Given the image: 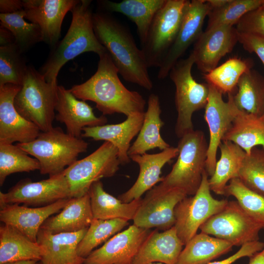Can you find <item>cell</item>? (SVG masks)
<instances>
[{
  "instance_id": "obj_31",
  "label": "cell",
  "mask_w": 264,
  "mask_h": 264,
  "mask_svg": "<svg viewBox=\"0 0 264 264\" xmlns=\"http://www.w3.org/2000/svg\"><path fill=\"white\" fill-rule=\"evenodd\" d=\"M41 258V248L37 242L10 225H0V264L21 260L40 261Z\"/></svg>"
},
{
  "instance_id": "obj_44",
  "label": "cell",
  "mask_w": 264,
  "mask_h": 264,
  "mask_svg": "<svg viewBox=\"0 0 264 264\" xmlns=\"http://www.w3.org/2000/svg\"><path fill=\"white\" fill-rule=\"evenodd\" d=\"M238 37L243 48L250 53L256 54L264 66V37L238 32Z\"/></svg>"
},
{
  "instance_id": "obj_37",
  "label": "cell",
  "mask_w": 264,
  "mask_h": 264,
  "mask_svg": "<svg viewBox=\"0 0 264 264\" xmlns=\"http://www.w3.org/2000/svg\"><path fill=\"white\" fill-rule=\"evenodd\" d=\"M128 224V220L124 219H93L78 245V255L86 258L95 248L106 242Z\"/></svg>"
},
{
  "instance_id": "obj_39",
  "label": "cell",
  "mask_w": 264,
  "mask_h": 264,
  "mask_svg": "<svg viewBox=\"0 0 264 264\" xmlns=\"http://www.w3.org/2000/svg\"><path fill=\"white\" fill-rule=\"evenodd\" d=\"M22 54L15 44L0 47V86H22L28 66Z\"/></svg>"
},
{
  "instance_id": "obj_5",
  "label": "cell",
  "mask_w": 264,
  "mask_h": 264,
  "mask_svg": "<svg viewBox=\"0 0 264 264\" xmlns=\"http://www.w3.org/2000/svg\"><path fill=\"white\" fill-rule=\"evenodd\" d=\"M208 145L200 130H194L180 138L176 161L159 184L166 188L179 189L187 196L195 195L206 170Z\"/></svg>"
},
{
  "instance_id": "obj_17",
  "label": "cell",
  "mask_w": 264,
  "mask_h": 264,
  "mask_svg": "<svg viewBox=\"0 0 264 264\" xmlns=\"http://www.w3.org/2000/svg\"><path fill=\"white\" fill-rule=\"evenodd\" d=\"M150 229L133 224L117 233L99 248L93 250L84 262L85 264H132Z\"/></svg>"
},
{
  "instance_id": "obj_51",
  "label": "cell",
  "mask_w": 264,
  "mask_h": 264,
  "mask_svg": "<svg viewBox=\"0 0 264 264\" xmlns=\"http://www.w3.org/2000/svg\"><path fill=\"white\" fill-rule=\"evenodd\" d=\"M262 254H263V255L264 256V249L262 250V251H261Z\"/></svg>"
},
{
  "instance_id": "obj_32",
  "label": "cell",
  "mask_w": 264,
  "mask_h": 264,
  "mask_svg": "<svg viewBox=\"0 0 264 264\" xmlns=\"http://www.w3.org/2000/svg\"><path fill=\"white\" fill-rule=\"evenodd\" d=\"M219 149L220 157L208 182L211 191L219 195H224L228 182L238 178L246 153L237 144L228 141H222Z\"/></svg>"
},
{
  "instance_id": "obj_15",
  "label": "cell",
  "mask_w": 264,
  "mask_h": 264,
  "mask_svg": "<svg viewBox=\"0 0 264 264\" xmlns=\"http://www.w3.org/2000/svg\"><path fill=\"white\" fill-rule=\"evenodd\" d=\"M211 8L207 0H192L188 5L179 31L159 67L157 77L164 79L187 49L203 32L204 21Z\"/></svg>"
},
{
  "instance_id": "obj_14",
  "label": "cell",
  "mask_w": 264,
  "mask_h": 264,
  "mask_svg": "<svg viewBox=\"0 0 264 264\" xmlns=\"http://www.w3.org/2000/svg\"><path fill=\"white\" fill-rule=\"evenodd\" d=\"M208 85L209 95L204 118L209 128V140L205 169L208 176H211L215 169L218 150L231 127L237 109L230 94H228L227 102H225L222 93L215 87Z\"/></svg>"
},
{
  "instance_id": "obj_40",
  "label": "cell",
  "mask_w": 264,
  "mask_h": 264,
  "mask_svg": "<svg viewBox=\"0 0 264 264\" xmlns=\"http://www.w3.org/2000/svg\"><path fill=\"white\" fill-rule=\"evenodd\" d=\"M262 5L261 0H228L221 7L211 9L206 29L220 25L234 26L246 13Z\"/></svg>"
},
{
  "instance_id": "obj_11",
  "label": "cell",
  "mask_w": 264,
  "mask_h": 264,
  "mask_svg": "<svg viewBox=\"0 0 264 264\" xmlns=\"http://www.w3.org/2000/svg\"><path fill=\"white\" fill-rule=\"evenodd\" d=\"M262 225L250 217L237 200L228 202L199 228L201 232L224 240L233 246L259 241Z\"/></svg>"
},
{
  "instance_id": "obj_33",
  "label": "cell",
  "mask_w": 264,
  "mask_h": 264,
  "mask_svg": "<svg viewBox=\"0 0 264 264\" xmlns=\"http://www.w3.org/2000/svg\"><path fill=\"white\" fill-rule=\"evenodd\" d=\"M233 246L227 241L200 232L185 245L176 264H207L229 252Z\"/></svg>"
},
{
  "instance_id": "obj_12",
  "label": "cell",
  "mask_w": 264,
  "mask_h": 264,
  "mask_svg": "<svg viewBox=\"0 0 264 264\" xmlns=\"http://www.w3.org/2000/svg\"><path fill=\"white\" fill-rule=\"evenodd\" d=\"M71 198L64 171L39 181L29 178L21 180L7 192H0V208L6 204H24L41 207L60 199Z\"/></svg>"
},
{
  "instance_id": "obj_30",
  "label": "cell",
  "mask_w": 264,
  "mask_h": 264,
  "mask_svg": "<svg viewBox=\"0 0 264 264\" xmlns=\"http://www.w3.org/2000/svg\"><path fill=\"white\" fill-rule=\"evenodd\" d=\"M234 95L229 93L236 108L257 117L264 116V77L251 69L240 78Z\"/></svg>"
},
{
  "instance_id": "obj_42",
  "label": "cell",
  "mask_w": 264,
  "mask_h": 264,
  "mask_svg": "<svg viewBox=\"0 0 264 264\" xmlns=\"http://www.w3.org/2000/svg\"><path fill=\"white\" fill-rule=\"evenodd\" d=\"M238 178L248 189L264 197V149L253 148L246 154Z\"/></svg>"
},
{
  "instance_id": "obj_20",
  "label": "cell",
  "mask_w": 264,
  "mask_h": 264,
  "mask_svg": "<svg viewBox=\"0 0 264 264\" xmlns=\"http://www.w3.org/2000/svg\"><path fill=\"white\" fill-rule=\"evenodd\" d=\"M55 110V118L65 125L66 133L77 138H80L84 128L102 126L108 122L105 115L96 116L89 105L62 86H58Z\"/></svg>"
},
{
  "instance_id": "obj_4",
  "label": "cell",
  "mask_w": 264,
  "mask_h": 264,
  "mask_svg": "<svg viewBox=\"0 0 264 264\" xmlns=\"http://www.w3.org/2000/svg\"><path fill=\"white\" fill-rule=\"evenodd\" d=\"M16 145L39 161L42 175L49 176L63 172L88 146L84 140L65 133L60 127L41 132L34 140Z\"/></svg>"
},
{
  "instance_id": "obj_27",
  "label": "cell",
  "mask_w": 264,
  "mask_h": 264,
  "mask_svg": "<svg viewBox=\"0 0 264 264\" xmlns=\"http://www.w3.org/2000/svg\"><path fill=\"white\" fill-rule=\"evenodd\" d=\"M147 105L141 128L128 151L130 157L142 154L156 148L161 151L170 147L160 134L161 128L164 123L160 117L161 110L158 96L151 94L149 97Z\"/></svg>"
},
{
  "instance_id": "obj_16",
  "label": "cell",
  "mask_w": 264,
  "mask_h": 264,
  "mask_svg": "<svg viewBox=\"0 0 264 264\" xmlns=\"http://www.w3.org/2000/svg\"><path fill=\"white\" fill-rule=\"evenodd\" d=\"M24 18L40 28L43 42L51 48L59 42L64 18L80 0H23Z\"/></svg>"
},
{
  "instance_id": "obj_49",
  "label": "cell",
  "mask_w": 264,
  "mask_h": 264,
  "mask_svg": "<svg viewBox=\"0 0 264 264\" xmlns=\"http://www.w3.org/2000/svg\"><path fill=\"white\" fill-rule=\"evenodd\" d=\"M228 0H208L207 2L211 7V9L218 8L224 5Z\"/></svg>"
},
{
  "instance_id": "obj_6",
  "label": "cell",
  "mask_w": 264,
  "mask_h": 264,
  "mask_svg": "<svg viewBox=\"0 0 264 264\" xmlns=\"http://www.w3.org/2000/svg\"><path fill=\"white\" fill-rule=\"evenodd\" d=\"M58 84L47 82L33 66H28L21 88L14 100L18 112L41 132L52 128L55 118Z\"/></svg>"
},
{
  "instance_id": "obj_48",
  "label": "cell",
  "mask_w": 264,
  "mask_h": 264,
  "mask_svg": "<svg viewBox=\"0 0 264 264\" xmlns=\"http://www.w3.org/2000/svg\"><path fill=\"white\" fill-rule=\"evenodd\" d=\"M249 264H264V256L259 252L250 257Z\"/></svg>"
},
{
  "instance_id": "obj_54",
  "label": "cell",
  "mask_w": 264,
  "mask_h": 264,
  "mask_svg": "<svg viewBox=\"0 0 264 264\" xmlns=\"http://www.w3.org/2000/svg\"><path fill=\"white\" fill-rule=\"evenodd\" d=\"M262 4H264V0H261Z\"/></svg>"
},
{
  "instance_id": "obj_50",
  "label": "cell",
  "mask_w": 264,
  "mask_h": 264,
  "mask_svg": "<svg viewBox=\"0 0 264 264\" xmlns=\"http://www.w3.org/2000/svg\"><path fill=\"white\" fill-rule=\"evenodd\" d=\"M38 262L35 260H21L8 262L1 264H37Z\"/></svg>"
},
{
  "instance_id": "obj_52",
  "label": "cell",
  "mask_w": 264,
  "mask_h": 264,
  "mask_svg": "<svg viewBox=\"0 0 264 264\" xmlns=\"http://www.w3.org/2000/svg\"><path fill=\"white\" fill-rule=\"evenodd\" d=\"M163 264L158 263H152V264Z\"/></svg>"
},
{
  "instance_id": "obj_53",
  "label": "cell",
  "mask_w": 264,
  "mask_h": 264,
  "mask_svg": "<svg viewBox=\"0 0 264 264\" xmlns=\"http://www.w3.org/2000/svg\"><path fill=\"white\" fill-rule=\"evenodd\" d=\"M37 264H42V262L41 261H39Z\"/></svg>"
},
{
  "instance_id": "obj_3",
  "label": "cell",
  "mask_w": 264,
  "mask_h": 264,
  "mask_svg": "<svg viewBox=\"0 0 264 264\" xmlns=\"http://www.w3.org/2000/svg\"><path fill=\"white\" fill-rule=\"evenodd\" d=\"M91 3L90 0H80L71 10L72 20L66 34L52 48L39 70L47 82L57 84L62 66L79 55L93 52L100 56L107 52L93 30Z\"/></svg>"
},
{
  "instance_id": "obj_36",
  "label": "cell",
  "mask_w": 264,
  "mask_h": 264,
  "mask_svg": "<svg viewBox=\"0 0 264 264\" xmlns=\"http://www.w3.org/2000/svg\"><path fill=\"white\" fill-rule=\"evenodd\" d=\"M23 9L11 14H0V25L8 29L15 38V43L22 53L37 43L43 42L40 27L24 20Z\"/></svg>"
},
{
  "instance_id": "obj_43",
  "label": "cell",
  "mask_w": 264,
  "mask_h": 264,
  "mask_svg": "<svg viewBox=\"0 0 264 264\" xmlns=\"http://www.w3.org/2000/svg\"><path fill=\"white\" fill-rule=\"evenodd\" d=\"M238 32L264 37V4L246 13L236 24Z\"/></svg>"
},
{
  "instance_id": "obj_35",
  "label": "cell",
  "mask_w": 264,
  "mask_h": 264,
  "mask_svg": "<svg viewBox=\"0 0 264 264\" xmlns=\"http://www.w3.org/2000/svg\"><path fill=\"white\" fill-rule=\"evenodd\" d=\"M253 65L250 59L232 57L204 74V78L207 84L215 87L222 94L233 93L242 75L252 69Z\"/></svg>"
},
{
  "instance_id": "obj_45",
  "label": "cell",
  "mask_w": 264,
  "mask_h": 264,
  "mask_svg": "<svg viewBox=\"0 0 264 264\" xmlns=\"http://www.w3.org/2000/svg\"><path fill=\"white\" fill-rule=\"evenodd\" d=\"M264 248V243L259 241L248 242L241 246L238 251L227 258L219 261L211 262L207 264H232L242 257H251L262 251Z\"/></svg>"
},
{
  "instance_id": "obj_23",
  "label": "cell",
  "mask_w": 264,
  "mask_h": 264,
  "mask_svg": "<svg viewBox=\"0 0 264 264\" xmlns=\"http://www.w3.org/2000/svg\"><path fill=\"white\" fill-rule=\"evenodd\" d=\"M144 113H133L128 116L125 121L117 124L84 128L81 136L111 143L118 150L121 165L126 164L131 160L128 155L131 142L139 132Z\"/></svg>"
},
{
  "instance_id": "obj_18",
  "label": "cell",
  "mask_w": 264,
  "mask_h": 264,
  "mask_svg": "<svg viewBox=\"0 0 264 264\" xmlns=\"http://www.w3.org/2000/svg\"><path fill=\"white\" fill-rule=\"evenodd\" d=\"M21 86L7 84L0 86V143H26L37 137L41 131L17 110L14 98Z\"/></svg>"
},
{
  "instance_id": "obj_28",
  "label": "cell",
  "mask_w": 264,
  "mask_h": 264,
  "mask_svg": "<svg viewBox=\"0 0 264 264\" xmlns=\"http://www.w3.org/2000/svg\"><path fill=\"white\" fill-rule=\"evenodd\" d=\"M166 0H123L119 2L100 0L99 5L108 12L121 13L132 21L137 27L142 44L145 41L151 23Z\"/></svg>"
},
{
  "instance_id": "obj_26",
  "label": "cell",
  "mask_w": 264,
  "mask_h": 264,
  "mask_svg": "<svg viewBox=\"0 0 264 264\" xmlns=\"http://www.w3.org/2000/svg\"><path fill=\"white\" fill-rule=\"evenodd\" d=\"M93 220L88 193L71 198L55 216L48 218L41 228L52 234L73 233L88 228Z\"/></svg>"
},
{
  "instance_id": "obj_29",
  "label": "cell",
  "mask_w": 264,
  "mask_h": 264,
  "mask_svg": "<svg viewBox=\"0 0 264 264\" xmlns=\"http://www.w3.org/2000/svg\"><path fill=\"white\" fill-rule=\"evenodd\" d=\"M88 193L93 219H95L133 220L142 200L140 198L129 203L123 202L106 192L100 180L94 182Z\"/></svg>"
},
{
  "instance_id": "obj_1",
  "label": "cell",
  "mask_w": 264,
  "mask_h": 264,
  "mask_svg": "<svg viewBox=\"0 0 264 264\" xmlns=\"http://www.w3.org/2000/svg\"><path fill=\"white\" fill-rule=\"evenodd\" d=\"M95 73L85 82L69 89L78 99L89 100L103 115L144 112L146 102L138 92L128 89L118 77L119 71L108 51L99 56Z\"/></svg>"
},
{
  "instance_id": "obj_21",
  "label": "cell",
  "mask_w": 264,
  "mask_h": 264,
  "mask_svg": "<svg viewBox=\"0 0 264 264\" xmlns=\"http://www.w3.org/2000/svg\"><path fill=\"white\" fill-rule=\"evenodd\" d=\"M70 198L60 199L41 207L6 204L0 208V220L4 224L14 227L31 241L37 242L38 233L44 222L64 208Z\"/></svg>"
},
{
  "instance_id": "obj_8",
  "label": "cell",
  "mask_w": 264,
  "mask_h": 264,
  "mask_svg": "<svg viewBox=\"0 0 264 264\" xmlns=\"http://www.w3.org/2000/svg\"><path fill=\"white\" fill-rule=\"evenodd\" d=\"M190 2L189 0H166L155 15L141 50L148 67H159L177 36Z\"/></svg>"
},
{
  "instance_id": "obj_34",
  "label": "cell",
  "mask_w": 264,
  "mask_h": 264,
  "mask_svg": "<svg viewBox=\"0 0 264 264\" xmlns=\"http://www.w3.org/2000/svg\"><path fill=\"white\" fill-rule=\"evenodd\" d=\"M222 141L234 143L247 154L258 146H261L264 149V119L241 112L237 109L231 127Z\"/></svg>"
},
{
  "instance_id": "obj_25",
  "label": "cell",
  "mask_w": 264,
  "mask_h": 264,
  "mask_svg": "<svg viewBox=\"0 0 264 264\" xmlns=\"http://www.w3.org/2000/svg\"><path fill=\"white\" fill-rule=\"evenodd\" d=\"M151 231L145 240L132 264H150L159 262L176 264L184 245L173 227L160 232Z\"/></svg>"
},
{
  "instance_id": "obj_56",
  "label": "cell",
  "mask_w": 264,
  "mask_h": 264,
  "mask_svg": "<svg viewBox=\"0 0 264 264\" xmlns=\"http://www.w3.org/2000/svg\"><path fill=\"white\" fill-rule=\"evenodd\" d=\"M84 264V263H83V264Z\"/></svg>"
},
{
  "instance_id": "obj_10",
  "label": "cell",
  "mask_w": 264,
  "mask_h": 264,
  "mask_svg": "<svg viewBox=\"0 0 264 264\" xmlns=\"http://www.w3.org/2000/svg\"><path fill=\"white\" fill-rule=\"evenodd\" d=\"M206 171L201 184L195 195L181 200L175 209V224L177 235L185 245L197 233L200 227L211 217L221 210L227 199H217L211 194Z\"/></svg>"
},
{
  "instance_id": "obj_19",
  "label": "cell",
  "mask_w": 264,
  "mask_h": 264,
  "mask_svg": "<svg viewBox=\"0 0 264 264\" xmlns=\"http://www.w3.org/2000/svg\"><path fill=\"white\" fill-rule=\"evenodd\" d=\"M238 42V32L234 26L220 25L206 29L195 43L191 52L195 64L204 74L210 72L232 51Z\"/></svg>"
},
{
  "instance_id": "obj_13",
  "label": "cell",
  "mask_w": 264,
  "mask_h": 264,
  "mask_svg": "<svg viewBox=\"0 0 264 264\" xmlns=\"http://www.w3.org/2000/svg\"><path fill=\"white\" fill-rule=\"evenodd\" d=\"M187 196L177 189H168L159 184L147 192L133 220L140 228L166 230L175 225V209Z\"/></svg>"
},
{
  "instance_id": "obj_9",
  "label": "cell",
  "mask_w": 264,
  "mask_h": 264,
  "mask_svg": "<svg viewBox=\"0 0 264 264\" xmlns=\"http://www.w3.org/2000/svg\"><path fill=\"white\" fill-rule=\"evenodd\" d=\"M120 165L117 149L106 141L88 156L76 160L64 171L71 198L86 195L94 182L113 176Z\"/></svg>"
},
{
  "instance_id": "obj_41",
  "label": "cell",
  "mask_w": 264,
  "mask_h": 264,
  "mask_svg": "<svg viewBox=\"0 0 264 264\" xmlns=\"http://www.w3.org/2000/svg\"><path fill=\"white\" fill-rule=\"evenodd\" d=\"M224 196L234 197L243 210L264 229V196L247 188L238 178L228 182Z\"/></svg>"
},
{
  "instance_id": "obj_24",
  "label": "cell",
  "mask_w": 264,
  "mask_h": 264,
  "mask_svg": "<svg viewBox=\"0 0 264 264\" xmlns=\"http://www.w3.org/2000/svg\"><path fill=\"white\" fill-rule=\"evenodd\" d=\"M88 228L73 233H50L40 229L37 242L42 250V264H82L85 258L77 253L78 245Z\"/></svg>"
},
{
  "instance_id": "obj_2",
  "label": "cell",
  "mask_w": 264,
  "mask_h": 264,
  "mask_svg": "<svg viewBox=\"0 0 264 264\" xmlns=\"http://www.w3.org/2000/svg\"><path fill=\"white\" fill-rule=\"evenodd\" d=\"M92 23L96 38L109 53L122 78L151 90L153 84L149 67L130 30L106 12L93 13Z\"/></svg>"
},
{
  "instance_id": "obj_55",
  "label": "cell",
  "mask_w": 264,
  "mask_h": 264,
  "mask_svg": "<svg viewBox=\"0 0 264 264\" xmlns=\"http://www.w3.org/2000/svg\"><path fill=\"white\" fill-rule=\"evenodd\" d=\"M263 118H264V117H263Z\"/></svg>"
},
{
  "instance_id": "obj_46",
  "label": "cell",
  "mask_w": 264,
  "mask_h": 264,
  "mask_svg": "<svg viewBox=\"0 0 264 264\" xmlns=\"http://www.w3.org/2000/svg\"><path fill=\"white\" fill-rule=\"evenodd\" d=\"M23 1L21 0H0L1 14H11L23 9Z\"/></svg>"
},
{
  "instance_id": "obj_38",
  "label": "cell",
  "mask_w": 264,
  "mask_h": 264,
  "mask_svg": "<svg viewBox=\"0 0 264 264\" xmlns=\"http://www.w3.org/2000/svg\"><path fill=\"white\" fill-rule=\"evenodd\" d=\"M40 164L35 158L12 144L0 143V186L13 173L40 170Z\"/></svg>"
},
{
  "instance_id": "obj_22",
  "label": "cell",
  "mask_w": 264,
  "mask_h": 264,
  "mask_svg": "<svg viewBox=\"0 0 264 264\" xmlns=\"http://www.w3.org/2000/svg\"><path fill=\"white\" fill-rule=\"evenodd\" d=\"M178 154L177 148L170 146L158 153H145L130 156L131 160L138 164L139 174L133 185L118 198L125 203L141 198L144 193L162 181L163 177L160 176L162 169Z\"/></svg>"
},
{
  "instance_id": "obj_47",
  "label": "cell",
  "mask_w": 264,
  "mask_h": 264,
  "mask_svg": "<svg viewBox=\"0 0 264 264\" xmlns=\"http://www.w3.org/2000/svg\"><path fill=\"white\" fill-rule=\"evenodd\" d=\"M15 38L12 33L8 29L0 25V47L15 44Z\"/></svg>"
},
{
  "instance_id": "obj_7",
  "label": "cell",
  "mask_w": 264,
  "mask_h": 264,
  "mask_svg": "<svg viewBox=\"0 0 264 264\" xmlns=\"http://www.w3.org/2000/svg\"><path fill=\"white\" fill-rule=\"evenodd\" d=\"M194 64L191 53L187 58L178 60L169 73L176 88L175 102L177 115L175 132L178 138L194 130L193 114L205 108L208 100V84L197 82L192 75Z\"/></svg>"
}]
</instances>
